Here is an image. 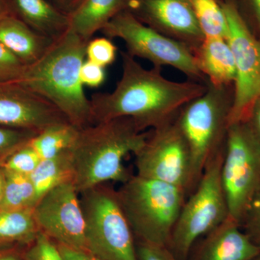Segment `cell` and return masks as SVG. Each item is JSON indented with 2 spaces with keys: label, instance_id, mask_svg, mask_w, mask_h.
I'll return each mask as SVG.
<instances>
[{
  "label": "cell",
  "instance_id": "obj_1",
  "mask_svg": "<svg viewBox=\"0 0 260 260\" xmlns=\"http://www.w3.org/2000/svg\"><path fill=\"white\" fill-rule=\"evenodd\" d=\"M122 75L112 93H94L90 99L93 124L118 117L133 119L141 131L153 129L177 118L183 107L206 90L194 80H168L162 68L147 70L121 51Z\"/></svg>",
  "mask_w": 260,
  "mask_h": 260
},
{
  "label": "cell",
  "instance_id": "obj_2",
  "mask_svg": "<svg viewBox=\"0 0 260 260\" xmlns=\"http://www.w3.org/2000/svg\"><path fill=\"white\" fill-rule=\"evenodd\" d=\"M133 119L118 117L79 129L70 149L74 185L81 193L94 186L115 181L121 184L133 176L124 159L135 154L148 138Z\"/></svg>",
  "mask_w": 260,
  "mask_h": 260
},
{
  "label": "cell",
  "instance_id": "obj_3",
  "mask_svg": "<svg viewBox=\"0 0 260 260\" xmlns=\"http://www.w3.org/2000/svg\"><path fill=\"white\" fill-rule=\"evenodd\" d=\"M87 44L68 30L40 60L27 66L18 82L51 102L79 129L93 124L90 101L80 78Z\"/></svg>",
  "mask_w": 260,
  "mask_h": 260
},
{
  "label": "cell",
  "instance_id": "obj_4",
  "mask_svg": "<svg viewBox=\"0 0 260 260\" xmlns=\"http://www.w3.org/2000/svg\"><path fill=\"white\" fill-rule=\"evenodd\" d=\"M116 191L135 240L168 246L186 191L135 174Z\"/></svg>",
  "mask_w": 260,
  "mask_h": 260
},
{
  "label": "cell",
  "instance_id": "obj_5",
  "mask_svg": "<svg viewBox=\"0 0 260 260\" xmlns=\"http://www.w3.org/2000/svg\"><path fill=\"white\" fill-rule=\"evenodd\" d=\"M206 85L205 93L186 104L176 119L190 151L193 190L208 162L225 148L234 95L229 86L208 80Z\"/></svg>",
  "mask_w": 260,
  "mask_h": 260
},
{
  "label": "cell",
  "instance_id": "obj_6",
  "mask_svg": "<svg viewBox=\"0 0 260 260\" xmlns=\"http://www.w3.org/2000/svg\"><path fill=\"white\" fill-rule=\"evenodd\" d=\"M224 152L208 162L181 208L167 246L179 260H187L197 242L229 216L221 179Z\"/></svg>",
  "mask_w": 260,
  "mask_h": 260
},
{
  "label": "cell",
  "instance_id": "obj_7",
  "mask_svg": "<svg viewBox=\"0 0 260 260\" xmlns=\"http://www.w3.org/2000/svg\"><path fill=\"white\" fill-rule=\"evenodd\" d=\"M87 249L102 260H138L136 240L118 198L106 184L80 193Z\"/></svg>",
  "mask_w": 260,
  "mask_h": 260
},
{
  "label": "cell",
  "instance_id": "obj_8",
  "mask_svg": "<svg viewBox=\"0 0 260 260\" xmlns=\"http://www.w3.org/2000/svg\"><path fill=\"white\" fill-rule=\"evenodd\" d=\"M221 179L229 217L240 223L260 190V141L247 121L229 126Z\"/></svg>",
  "mask_w": 260,
  "mask_h": 260
},
{
  "label": "cell",
  "instance_id": "obj_9",
  "mask_svg": "<svg viewBox=\"0 0 260 260\" xmlns=\"http://www.w3.org/2000/svg\"><path fill=\"white\" fill-rule=\"evenodd\" d=\"M101 31L109 39H121L133 57L147 59L156 68L172 67L194 81L206 79L190 48L142 23L129 10L116 15Z\"/></svg>",
  "mask_w": 260,
  "mask_h": 260
},
{
  "label": "cell",
  "instance_id": "obj_10",
  "mask_svg": "<svg viewBox=\"0 0 260 260\" xmlns=\"http://www.w3.org/2000/svg\"><path fill=\"white\" fill-rule=\"evenodd\" d=\"M176 119L149 132L134 154L136 175L177 186L189 195L193 191L191 154Z\"/></svg>",
  "mask_w": 260,
  "mask_h": 260
},
{
  "label": "cell",
  "instance_id": "obj_11",
  "mask_svg": "<svg viewBox=\"0 0 260 260\" xmlns=\"http://www.w3.org/2000/svg\"><path fill=\"white\" fill-rule=\"evenodd\" d=\"M229 25L226 40L236 67L229 125L246 121L260 97V41L253 35L234 0L220 2Z\"/></svg>",
  "mask_w": 260,
  "mask_h": 260
},
{
  "label": "cell",
  "instance_id": "obj_12",
  "mask_svg": "<svg viewBox=\"0 0 260 260\" xmlns=\"http://www.w3.org/2000/svg\"><path fill=\"white\" fill-rule=\"evenodd\" d=\"M32 210L40 232L56 244L88 251L85 217L73 181L61 184L43 195Z\"/></svg>",
  "mask_w": 260,
  "mask_h": 260
},
{
  "label": "cell",
  "instance_id": "obj_13",
  "mask_svg": "<svg viewBox=\"0 0 260 260\" xmlns=\"http://www.w3.org/2000/svg\"><path fill=\"white\" fill-rule=\"evenodd\" d=\"M127 10L150 28L186 44L193 52L204 41L190 0H132Z\"/></svg>",
  "mask_w": 260,
  "mask_h": 260
},
{
  "label": "cell",
  "instance_id": "obj_14",
  "mask_svg": "<svg viewBox=\"0 0 260 260\" xmlns=\"http://www.w3.org/2000/svg\"><path fill=\"white\" fill-rule=\"evenodd\" d=\"M66 122L64 114L42 95L17 82L0 83V126L40 133Z\"/></svg>",
  "mask_w": 260,
  "mask_h": 260
},
{
  "label": "cell",
  "instance_id": "obj_15",
  "mask_svg": "<svg viewBox=\"0 0 260 260\" xmlns=\"http://www.w3.org/2000/svg\"><path fill=\"white\" fill-rule=\"evenodd\" d=\"M259 256V248L229 216L197 242L187 260H256Z\"/></svg>",
  "mask_w": 260,
  "mask_h": 260
},
{
  "label": "cell",
  "instance_id": "obj_16",
  "mask_svg": "<svg viewBox=\"0 0 260 260\" xmlns=\"http://www.w3.org/2000/svg\"><path fill=\"white\" fill-rule=\"evenodd\" d=\"M0 43L25 64L30 65L40 60L55 42L12 15L0 21Z\"/></svg>",
  "mask_w": 260,
  "mask_h": 260
},
{
  "label": "cell",
  "instance_id": "obj_17",
  "mask_svg": "<svg viewBox=\"0 0 260 260\" xmlns=\"http://www.w3.org/2000/svg\"><path fill=\"white\" fill-rule=\"evenodd\" d=\"M13 15L28 26L54 42L70 30L68 15L47 0H8Z\"/></svg>",
  "mask_w": 260,
  "mask_h": 260
},
{
  "label": "cell",
  "instance_id": "obj_18",
  "mask_svg": "<svg viewBox=\"0 0 260 260\" xmlns=\"http://www.w3.org/2000/svg\"><path fill=\"white\" fill-rule=\"evenodd\" d=\"M200 73L215 86H229L236 79L234 54L225 39H205L194 51Z\"/></svg>",
  "mask_w": 260,
  "mask_h": 260
},
{
  "label": "cell",
  "instance_id": "obj_19",
  "mask_svg": "<svg viewBox=\"0 0 260 260\" xmlns=\"http://www.w3.org/2000/svg\"><path fill=\"white\" fill-rule=\"evenodd\" d=\"M132 0H83L69 15L70 30L88 42L116 15L128 10Z\"/></svg>",
  "mask_w": 260,
  "mask_h": 260
},
{
  "label": "cell",
  "instance_id": "obj_20",
  "mask_svg": "<svg viewBox=\"0 0 260 260\" xmlns=\"http://www.w3.org/2000/svg\"><path fill=\"white\" fill-rule=\"evenodd\" d=\"M74 175L70 150L52 158L43 159L30 175L37 192V202L56 186L73 181Z\"/></svg>",
  "mask_w": 260,
  "mask_h": 260
},
{
  "label": "cell",
  "instance_id": "obj_21",
  "mask_svg": "<svg viewBox=\"0 0 260 260\" xmlns=\"http://www.w3.org/2000/svg\"><path fill=\"white\" fill-rule=\"evenodd\" d=\"M32 209H0V245L28 246L34 242L40 230Z\"/></svg>",
  "mask_w": 260,
  "mask_h": 260
},
{
  "label": "cell",
  "instance_id": "obj_22",
  "mask_svg": "<svg viewBox=\"0 0 260 260\" xmlns=\"http://www.w3.org/2000/svg\"><path fill=\"white\" fill-rule=\"evenodd\" d=\"M78 132L79 129L70 122L55 124L41 132L28 144L42 160L52 158L72 148Z\"/></svg>",
  "mask_w": 260,
  "mask_h": 260
},
{
  "label": "cell",
  "instance_id": "obj_23",
  "mask_svg": "<svg viewBox=\"0 0 260 260\" xmlns=\"http://www.w3.org/2000/svg\"><path fill=\"white\" fill-rule=\"evenodd\" d=\"M4 172V194L0 209L34 208L37 203V196L30 176L5 169Z\"/></svg>",
  "mask_w": 260,
  "mask_h": 260
},
{
  "label": "cell",
  "instance_id": "obj_24",
  "mask_svg": "<svg viewBox=\"0 0 260 260\" xmlns=\"http://www.w3.org/2000/svg\"><path fill=\"white\" fill-rule=\"evenodd\" d=\"M190 2L205 39H227L229 25L220 1L190 0Z\"/></svg>",
  "mask_w": 260,
  "mask_h": 260
},
{
  "label": "cell",
  "instance_id": "obj_25",
  "mask_svg": "<svg viewBox=\"0 0 260 260\" xmlns=\"http://www.w3.org/2000/svg\"><path fill=\"white\" fill-rule=\"evenodd\" d=\"M41 160L42 158L28 143L12 153L0 166L5 170L30 176Z\"/></svg>",
  "mask_w": 260,
  "mask_h": 260
},
{
  "label": "cell",
  "instance_id": "obj_26",
  "mask_svg": "<svg viewBox=\"0 0 260 260\" xmlns=\"http://www.w3.org/2000/svg\"><path fill=\"white\" fill-rule=\"evenodd\" d=\"M38 134L32 130L0 126V164L19 148L28 144Z\"/></svg>",
  "mask_w": 260,
  "mask_h": 260
},
{
  "label": "cell",
  "instance_id": "obj_27",
  "mask_svg": "<svg viewBox=\"0 0 260 260\" xmlns=\"http://www.w3.org/2000/svg\"><path fill=\"white\" fill-rule=\"evenodd\" d=\"M23 260H64L54 241L40 232L23 251Z\"/></svg>",
  "mask_w": 260,
  "mask_h": 260
},
{
  "label": "cell",
  "instance_id": "obj_28",
  "mask_svg": "<svg viewBox=\"0 0 260 260\" xmlns=\"http://www.w3.org/2000/svg\"><path fill=\"white\" fill-rule=\"evenodd\" d=\"M116 53L117 48L106 37L91 39L87 44V59L104 68L115 61Z\"/></svg>",
  "mask_w": 260,
  "mask_h": 260
},
{
  "label": "cell",
  "instance_id": "obj_29",
  "mask_svg": "<svg viewBox=\"0 0 260 260\" xmlns=\"http://www.w3.org/2000/svg\"><path fill=\"white\" fill-rule=\"evenodd\" d=\"M27 66L0 43V83H18Z\"/></svg>",
  "mask_w": 260,
  "mask_h": 260
},
{
  "label": "cell",
  "instance_id": "obj_30",
  "mask_svg": "<svg viewBox=\"0 0 260 260\" xmlns=\"http://www.w3.org/2000/svg\"><path fill=\"white\" fill-rule=\"evenodd\" d=\"M240 225L246 235L260 249V190L248 205Z\"/></svg>",
  "mask_w": 260,
  "mask_h": 260
},
{
  "label": "cell",
  "instance_id": "obj_31",
  "mask_svg": "<svg viewBox=\"0 0 260 260\" xmlns=\"http://www.w3.org/2000/svg\"><path fill=\"white\" fill-rule=\"evenodd\" d=\"M138 260H179L167 246L136 240Z\"/></svg>",
  "mask_w": 260,
  "mask_h": 260
},
{
  "label": "cell",
  "instance_id": "obj_32",
  "mask_svg": "<svg viewBox=\"0 0 260 260\" xmlns=\"http://www.w3.org/2000/svg\"><path fill=\"white\" fill-rule=\"evenodd\" d=\"M80 78L83 85L90 88H98L105 81V69L87 59L82 65Z\"/></svg>",
  "mask_w": 260,
  "mask_h": 260
},
{
  "label": "cell",
  "instance_id": "obj_33",
  "mask_svg": "<svg viewBox=\"0 0 260 260\" xmlns=\"http://www.w3.org/2000/svg\"><path fill=\"white\" fill-rule=\"evenodd\" d=\"M64 260H102L86 251L77 250L57 244Z\"/></svg>",
  "mask_w": 260,
  "mask_h": 260
},
{
  "label": "cell",
  "instance_id": "obj_34",
  "mask_svg": "<svg viewBox=\"0 0 260 260\" xmlns=\"http://www.w3.org/2000/svg\"><path fill=\"white\" fill-rule=\"evenodd\" d=\"M47 1L61 13L69 16L80 6L83 0H47Z\"/></svg>",
  "mask_w": 260,
  "mask_h": 260
},
{
  "label": "cell",
  "instance_id": "obj_35",
  "mask_svg": "<svg viewBox=\"0 0 260 260\" xmlns=\"http://www.w3.org/2000/svg\"><path fill=\"white\" fill-rule=\"evenodd\" d=\"M254 135L260 141V97L251 108L247 120Z\"/></svg>",
  "mask_w": 260,
  "mask_h": 260
},
{
  "label": "cell",
  "instance_id": "obj_36",
  "mask_svg": "<svg viewBox=\"0 0 260 260\" xmlns=\"http://www.w3.org/2000/svg\"><path fill=\"white\" fill-rule=\"evenodd\" d=\"M0 260H23V252L10 249L0 251Z\"/></svg>",
  "mask_w": 260,
  "mask_h": 260
},
{
  "label": "cell",
  "instance_id": "obj_37",
  "mask_svg": "<svg viewBox=\"0 0 260 260\" xmlns=\"http://www.w3.org/2000/svg\"><path fill=\"white\" fill-rule=\"evenodd\" d=\"M254 21L260 30V0H246Z\"/></svg>",
  "mask_w": 260,
  "mask_h": 260
},
{
  "label": "cell",
  "instance_id": "obj_38",
  "mask_svg": "<svg viewBox=\"0 0 260 260\" xmlns=\"http://www.w3.org/2000/svg\"><path fill=\"white\" fill-rule=\"evenodd\" d=\"M13 15L8 0H0V21L9 15Z\"/></svg>",
  "mask_w": 260,
  "mask_h": 260
},
{
  "label": "cell",
  "instance_id": "obj_39",
  "mask_svg": "<svg viewBox=\"0 0 260 260\" xmlns=\"http://www.w3.org/2000/svg\"><path fill=\"white\" fill-rule=\"evenodd\" d=\"M5 188V172L3 168L0 166V208L3 203V194Z\"/></svg>",
  "mask_w": 260,
  "mask_h": 260
},
{
  "label": "cell",
  "instance_id": "obj_40",
  "mask_svg": "<svg viewBox=\"0 0 260 260\" xmlns=\"http://www.w3.org/2000/svg\"><path fill=\"white\" fill-rule=\"evenodd\" d=\"M256 260H260V256H259V257L257 258V259H256Z\"/></svg>",
  "mask_w": 260,
  "mask_h": 260
}]
</instances>
